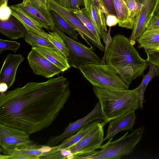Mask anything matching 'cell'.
<instances>
[{
  "instance_id": "obj_4",
  "label": "cell",
  "mask_w": 159,
  "mask_h": 159,
  "mask_svg": "<svg viewBox=\"0 0 159 159\" xmlns=\"http://www.w3.org/2000/svg\"><path fill=\"white\" fill-rule=\"evenodd\" d=\"M78 69L93 86L116 90L128 89L129 88L121 79L115 69L106 63L86 64Z\"/></svg>"
},
{
  "instance_id": "obj_3",
  "label": "cell",
  "mask_w": 159,
  "mask_h": 159,
  "mask_svg": "<svg viewBox=\"0 0 159 159\" xmlns=\"http://www.w3.org/2000/svg\"><path fill=\"white\" fill-rule=\"evenodd\" d=\"M99 102L104 121L108 122L140 107V86L133 89H109L93 86Z\"/></svg>"
},
{
  "instance_id": "obj_44",
  "label": "cell",
  "mask_w": 159,
  "mask_h": 159,
  "mask_svg": "<svg viewBox=\"0 0 159 159\" xmlns=\"http://www.w3.org/2000/svg\"><path fill=\"white\" fill-rule=\"evenodd\" d=\"M159 52V46L157 48H156L155 50L149 52H146V53H150L152 52Z\"/></svg>"
},
{
  "instance_id": "obj_41",
  "label": "cell",
  "mask_w": 159,
  "mask_h": 159,
  "mask_svg": "<svg viewBox=\"0 0 159 159\" xmlns=\"http://www.w3.org/2000/svg\"><path fill=\"white\" fill-rule=\"evenodd\" d=\"M0 91L1 93H3L7 91L8 89L7 84L4 83H0Z\"/></svg>"
},
{
  "instance_id": "obj_6",
  "label": "cell",
  "mask_w": 159,
  "mask_h": 159,
  "mask_svg": "<svg viewBox=\"0 0 159 159\" xmlns=\"http://www.w3.org/2000/svg\"><path fill=\"white\" fill-rule=\"evenodd\" d=\"M56 31L62 38L69 50L67 57L70 67L78 69L81 66L87 64H102V60L94 52L93 47H88L70 37L55 27Z\"/></svg>"
},
{
  "instance_id": "obj_23",
  "label": "cell",
  "mask_w": 159,
  "mask_h": 159,
  "mask_svg": "<svg viewBox=\"0 0 159 159\" xmlns=\"http://www.w3.org/2000/svg\"><path fill=\"white\" fill-rule=\"evenodd\" d=\"M102 121L95 120L83 127L75 134L62 140L60 145L57 146L60 150L67 148L77 143Z\"/></svg>"
},
{
  "instance_id": "obj_19",
  "label": "cell",
  "mask_w": 159,
  "mask_h": 159,
  "mask_svg": "<svg viewBox=\"0 0 159 159\" xmlns=\"http://www.w3.org/2000/svg\"><path fill=\"white\" fill-rule=\"evenodd\" d=\"M11 10V15L18 19L23 24L27 32L47 39V33L24 13L16 5L10 6Z\"/></svg>"
},
{
  "instance_id": "obj_37",
  "label": "cell",
  "mask_w": 159,
  "mask_h": 159,
  "mask_svg": "<svg viewBox=\"0 0 159 159\" xmlns=\"http://www.w3.org/2000/svg\"><path fill=\"white\" fill-rule=\"evenodd\" d=\"M70 9H80L82 6H84L83 0H70Z\"/></svg>"
},
{
  "instance_id": "obj_1",
  "label": "cell",
  "mask_w": 159,
  "mask_h": 159,
  "mask_svg": "<svg viewBox=\"0 0 159 159\" xmlns=\"http://www.w3.org/2000/svg\"><path fill=\"white\" fill-rule=\"evenodd\" d=\"M70 95L63 75L42 82H29L0 95V124L30 135L50 125Z\"/></svg>"
},
{
  "instance_id": "obj_22",
  "label": "cell",
  "mask_w": 159,
  "mask_h": 159,
  "mask_svg": "<svg viewBox=\"0 0 159 159\" xmlns=\"http://www.w3.org/2000/svg\"><path fill=\"white\" fill-rule=\"evenodd\" d=\"M137 41L139 48H143L146 52H151L159 46V33L146 30Z\"/></svg>"
},
{
  "instance_id": "obj_39",
  "label": "cell",
  "mask_w": 159,
  "mask_h": 159,
  "mask_svg": "<svg viewBox=\"0 0 159 159\" xmlns=\"http://www.w3.org/2000/svg\"><path fill=\"white\" fill-rule=\"evenodd\" d=\"M60 5L67 8H70V0H53Z\"/></svg>"
},
{
  "instance_id": "obj_28",
  "label": "cell",
  "mask_w": 159,
  "mask_h": 159,
  "mask_svg": "<svg viewBox=\"0 0 159 159\" xmlns=\"http://www.w3.org/2000/svg\"><path fill=\"white\" fill-rule=\"evenodd\" d=\"M24 38L25 42L32 48L47 47L56 48L47 39L27 32Z\"/></svg>"
},
{
  "instance_id": "obj_48",
  "label": "cell",
  "mask_w": 159,
  "mask_h": 159,
  "mask_svg": "<svg viewBox=\"0 0 159 159\" xmlns=\"http://www.w3.org/2000/svg\"><path fill=\"white\" fill-rule=\"evenodd\" d=\"M126 0H125V2Z\"/></svg>"
},
{
  "instance_id": "obj_13",
  "label": "cell",
  "mask_w": 159,
  "mask_h": 159,
  "mask_svg": "<svg viewBox=\"0 0 159 159\" xmlns=\"http://www.w3.org/2000/svg\"><path fill=\"white\" fill-rule=\"evenodd\" d=\"M29 65L35 74L51 78L62 72L54 64L32 48L27 56Z\"/></svg>"
},
{
  "instance_id": "obj_16",
  "label": "cell",
  "mask_w": 159,
  "mask_h": 159,
  "mask_svg": "<svg viewBox=\"0 0 159 159\" xmlns=\"http://www.w3.org/2000/svg\"><path fill=\"white\" fill-rule=\"evenodd\" d=\"M135 111H131L110 121L104 141L113 138L121 131L132 130L136 118Z\"/></svg>"
},
{
  "instance_id": "obj_25",
  "label": "cell",
  "mask_w": 159,
  "mask_h": 159,
  "mask_svg": "<svg viewBox=\"0 0 159 159\" xmlns=\"http://www.w3.org/2000/svg\"><path fill=\"white\" fill-rule=\"evenodd\" d=\"M70 9L86 28L93 34L99 42L101 43L100 36L86 9L84 7L80 9Z\"/></svg>"
},
{
  "instance_id": "obj_36",
  "label": "cell",
  "mask_w": 159,
  "mask_h": 159,
  "mask_svg": "<svg viewBox=\"0 0 159 159\" xmlns=\"http://www.w3.org/2000/svg\"><path fill=\"white\" fill-rule=\"evenodd\" d=\"M159 28V17L153 15L149 21L147 30H150Z\"/></svg>"
},
{
  "instance_id": "obj_2",
  "label": "cell",
  "mask_w": 159,
  "mask_h": 159,
  "mask_svg": "<svg viewBox=\"0 0 159 159\" xmlns=\"http://www.w3.org/2000/svg\"><path fill=\"white\" fill-rule=\"evenodd\" d=\"M131 40L124 35H115L105 50L106 63L116 70L121 79L129 85L148 68L147 59L142 58Z\"/></svg>"
},
{
  "instance_id": "obj_49",
  "label": "cell",
  "mask_w": 159,
  "mask_h": 159,
  "mask_svg": "<svg viewBox=\"0 0 159 159\" xmlns=\"http://www.w3.org/2000/svg\"><path fill=\"white\" fill-rule=\"evenodd\" d=\"M125 1V0H124Z\"/></svg>"
},
{
  "instance_id": "obj_38",
  "label": "cell",
  "mask_w": 159,
  "mask_h": 159,
  "mask_svg": "<svg viewBox=\"0 0 159 159\" xmlns=\"http://www.w3.org/2000/svg\"><path fill=\"white\" fill-rule=\"evenodd\" d=\"M35 3L38 6L46 10H48L47 6L48 0H30Z\"/></svg>"
},
{
  "instance_id": "obj_30",
  "label": "cell",
  "mask_w": 159,
  "mask_h": 159,
  "mask_svg": "<svg viewBox=\"0 0 159 159\" xmlns=\"http://www.w3.org/2000/svg\"><path fill=\"white\" fill-rule=\"evenodd\" d=\"M97 1L98 6L103 11L105 16L109 14L117 16L111 0H97Z\"/></svg>"
},
{
  "instance_id": "obj_29",
  "label": "cell",
  "mask_w": 159,
  "mask_h": 159,
  "mask_svg": "<svg viewBox=\"0 0 159 159\" xmlns=\"http://www.w3.org/2000/svg\"><path fill=\"white\" fill-rule=\"evenodd\" d=\"M125 2L128 9L129 19L134 25L136 18L141 9L140 0H126Z\"/></svg>"
},
{
  "instance_id": "obj_42",
  "label": "cell",
  "mask_w": 159,
  "mask_h": 159,
  "mask_svg": "<svg viewBox=\"0 0 159 159\" xmlns=\"http://www.w3.org/2000/svg\"><path fill=\"white\" fill-rule=\"evenodd\" d=\"M154 15L156 16L159 17V0L155 11Z\"/></svg>"
},
{
  "instance_id": "obj_46",
  "label": "cell",
  "mask_w": 159,
  "mask_h": 159,
  "mask_svg": "<svg viewBox=\"0 0 159 159\" xmlns=\"http://www.w3.org/2000/svg\"><path fill=\"white\" fill-rule=\"evenodd\" d=\"M94 0V1H95V3L97 4V5H98V2H97V0Z\"/></svg>"
},
{
  "instance_id": "obj_21",
  "label": "cell",
  "mask_w": 159,
  "mask_h": 159,
  "mask_svg": "<svg viewBox=\"0 0 159 159\" xmlns=\"http://www.w3.org/2000/svg\"><path fill=\"white\" fill-rule=\"evenodd\" d=\"M117 16L119 27L132 29L134 25L129 19L128 9L124 0H111Z\"/></svg>"
},
{
  "instance_id": "obj_26",
  "label": "cell",
  "mask_w": 159,
  "mask_h": 159,
  "mask_svg": "<svg viewBox=\"0 0 159 159\" xmlns=\"http://www.w3.org/2000/svg\"><path fill=\"white\" fill-rule=\"evenodd\" d=\"M148 62L149 66L148 71L146 75L143 76L142 80L139 85L140 86V109L143 107L144 94L148 85L153 78L158 76L159 75V70L158 68L151 62Z\"/></svg>"
},
{
  "instance_id": "obj_7",
  "label": "cell",
  "mask_w": 159,
  "mask_h": 159,
  "mask_svg": "<svg viewBox=\"0 0 159 159\" xmlns=\"http://www.w3.org/2000/svg\"><path fill=\"white\" fill-rule=\"evenodd\" d=\"M48 9L53 10L59 14L74 30L78 32L82 37L91 47V45L103 52L105 48L93 34L82 23L70 8L64 7L53 0H48Z\"/></svg>"
},
{
  "instance_id": "obj_5",
  "label": "cell",
  "mask_w": 159,
  "mask_h": 159,
  "mask_svg": "<svg viewBox=\"0 0 159 159\" xmlns=\"http://www.w3.org/2000/svg\"><path fill=\"white\" fill-rule=\"evenodd\" d=\"M144 128L141 127L127 135V132L119 139L113 142L112 138L99 148L101 150L91 159H118L132 152L141 140Z\"/></svg>"
},
{
  "instance_id": "obj_32",
  "label": "cell",
  "mask_w": 159,
  "mask_h": 159,
  "mask_svg": "<svg viewBox=\"0 0 159 159\" xmlns=\"http://www.w3.org/2000/svg\"><path fill=\"white\" fill-rule=\"evenodd\" d=\"M11 10L7 3H5L0 5V20L5 21L9 19L11 16Z\"/></svg>"
},
{
  "instance_id": "obj_33",
  "label": "cell",
  "mask_w": 159,
  "mask_h": 159,
  "mask_svg": "<svg viewBox=\"0 0 159 159\" xmlns=\"http://www.w3.org/2000/svg\"><path fill=\"white\" fill-rule=\"evenodd\" d=\"M146 53L148 61L155 65L159 70V52Z\"/></svg>"
},
{
  "instance_id": "obj_34",
  "label": "cell",
  "mask_w": 159,
  "mask_h": 159,
  "mask_svg": "<svg viewBox=\"0 0 159 159\" xmlns=\"http://www.w3.org/2000/svg\"><path fill=\"white\" fill-rule=\"evenodd\" d=\"M0 158L2 159H39L37 157L23 155H0Z\"/></svg>"
},
{
  "instance_id": "obj_45",
  "label": "cell",
  "mask_w": 159,
  "mask_h": 159,
  "mask_svg": "<svg viewBox=\"0 0 159 159\" xmlns=\"http://www.w3.org/2000/svg\"><path fill=\"white\" fill-rule=\"evenodd\" d=\"M5 3H6L5 0H0V5L3 4Z\"/></svg>"
},
{
  "instance_id": "obj_27",
  "label": "cell",
  "mask_w": 159,
  "mask_h": 159,
  "mask_svg": "<svg viewBox=\"0 0 159 159\" xmlns=\"http://www.w3.org/2000/svg\"><path fill=\"white\" fill-rule=\"evenodd\" d=\"M47 39L65 57L68 56L69 50L68 47L62 38L56 31H48Z\"/></svg>"
},
{
  "instance_id": "obj_40",
  "label": "cell",
  "mask_w": 159,
  "mask_h": 159,
  "mask_svg": "<svg viewBox=\"0 0 159 159\" xmlns=\"http://www.w3.org/2000/svg\"><path fill=\"white\" fill-rule=\"evenodd\" d=\"M84 7L89 13L90 11V8L92 4L95 3L94 0H83Z\"/></svg>"
},
{
  "instance_id": "obj_14",
  "label": "cell",
  "mask_w": 159,
  "mask_h": 159,
  "mask_svg": "<svg viewBox=\"0 0 159 159\" xmlns=\"http://www.w3.org/2000/svg\"><path fill=\"white\" fill-rule=\"evenodd\" d=\"M59 150L57 146L37 145L32 143L12 149L2 148V152L4 155H23L37 157L39 159H44Z\"/></svg>"
},
{
  "instance_id": "obj_15",
  "label": "cell",
  "mask_w": 159,
  "mask_h": 159,
  "mask_svg": "<svg viewBox=\"0 0 159 159\" xmlns=\"http://www.w3.org/2000/svg\"><path fill=\"white\" fill-rule=\"evenodd\" d=\"M24 60L21 54H8L1 68L0 72V83L6 84L8 89L14 84L18 68Z\"/></svg>"
},
{
  "instance_id": "obj_35",
  "label": "cell",
  "mask_w": 159,
  "mask_h": 159,
  "mask_svg": "<svg viewBox=\"0 0 159 159\" xmlns=\"http://www.w3.org/2000/svg\"><path fill=\"white\" fill-rule=\"evenodd\" d=\"M105 16L106 25L109 27H111L118 24V20L116 16L109 14Z\"/></svg>"
},
{
  "instance_id": "obj_8",
  "label": "cell",
  "mask_w": 159,
  "mask_h": 159,
  "mask_svg": "<svg viewBox=\"0 0 159 159\" xmlns=\"http://www.w3.org/2000/svg\"><path fill=\"white\" fill-rule=\"evenodd\" d=\"M104 120L101 105L99 102L98 101L93 109L86 116L70 123L61 134L50 138L45 145L50 146L56 145L65 138L74 134L84 126L94 121Z\"/></svg>"
},
{
  "instance_id": "obj_12",
  "label": "cell",
  "mask_w": 159,
  "mask_h": 159,
  "mask_svg": "<svg viewBox=\"0 0 159 159\" xmlns=\"http://www.w3.org/2000/svg\"><path fill=\"white\" fill-rule=\"evenodd\" d=\"M29 135L23 130L0 124V145L2 148L12 149L33 143Z\"/></svg>"
},
{
  "instance_id": "obj_47",
  "label": "cell",
  "mask_w": 159,
  "mask_h": 159,
  "mask_svg": "<svg viewBox=\"0 0 159 159\" xmlns=\"http://www.w3.org/2000/svg\"><path fill=\"white\" fill-rule=\"evenodd\" d=\"M5 1H6V2L7 3L8 1V0H5Z\"/></svg>"
},
{
  "instance_id": "obj_17",
  "label": "cell",
  "mask_w": 159,
  "mask_h": 159,
  "mask_svg": "<svg viewBox=\"0 0 159 159\" xmlns=\"http://www.w3.org/2000/svg\"><path fill=\"white\" fill-rule=\"evenodd\" d=\"M0 32L11 39L16 40L24 38L27 31L21 22L11 16L7 20H0Z\"/></svg>"
},
{
  "instance_id": "obj_24",
  "label": "cell",
  "mask_w": 159,
  "mask_h": 159,
  "mask_svg": "<svg viewBox=\"0 0 159 159\" xmlns=\"http://www.w3.org/2000/svg\"><path fill=\"white\" fill-rule=\"evenodd\" d=\"M55 26L69 36L78 41V34L59 14L53 10H50Z\"/></svg>"
},
{
  "instance_id": "obj_31",
  "label": "cell",
  "mask_w": 159,
  "mask_h": 159,
  "mask_svg": "<svg viewBox=\"0 0 159 159\" xmlns=\"http://www.w3.org/2000/svg\"><path fill=\"white\" fill-rule=\"evenodd\" d=\"M20 43L15 41L1 39H0V53L6 50H11L15 53L20 48Z\"/></svg>"
},
{
  "instance_id": "obj_9",
  "label": "cell",
  "mask_w": 159,
  "mask_h": 159,
  "mask_svg": "<svg viewBox=\"0 0 159 159\" xmlns=\"http://www.w3.org/2000/svg\"><path fill=\"white\" fill-rule=\"evenodd\" d=\"M107 122L102 121L76 143L67 148L72 156L99 148L104 141V126Z\"/></svg>"
},
{
  "instance_id": "obj_18",
  "label": "cell",
  "mask_w": 159,
  "mask_h": 159,
  "mask_svg": "<svg viewBox=\"0 0 159 159\" xmlns=\"http://www.w3.org/2000/svg\"><path fill=\"white\" fill-rule=\"evenodd\" d=\"M59 68L62 72L70 67L67 58L57 49L47 47L32 48Z\"/></svg>"
},
{
  "instance_id": "obj_20",
  "label": "cell",
  "mask_w": 159,
  "mask_h": 159,
  "mask_svg": "<svg viewBox=\"0 0 159 159\" xmlns=\"http://www.w3.org/2000/svg\"><path fill=\"white\" fill-rule=\"evenodd\" d=\"M89 15L91 19L100 38L106 44L108 35L105 16L98 5L92 4Z\"/></svg>"
},
{
  "instance_id": "obj_43",
  "label": "cell",
  "mask_w": 159,
  "mask_h": 159,
  "mask_svg": "<svg viewBox=\"0 0 159 159\" xmlns=\"http://www.w3.org/2000/svg\"><path fill=\"white\" fill-rule=\"evenodd\" d=\"M150 30L154 32L159 33V28L155 29Z\"/></svg>"
},
{
  "instance_id": "obj_11",
  "label": "cell",
  "mask_w": 159,
  "mask_h": 159,
  "mask_svg": "<svg viewBox=\"0 0 159 159\" xmlns=\"http://www.w3.org/2000/svg\"><path fill=\"white\" fill-rule=\"evenodd\" d=\"M140 0L141 9L136 18L131 34L129 38L133 44L146 30L149 21L154 15L159 1V0Z\"/></svg>"
},
{
  "instance_id": "obj_10",
  "label": "cell",
  "mask_w": 159,
  "mask_h": 159,
  "mask_svg": "<svg viewBox=\"0 0 159 159\" xmlns=\"http://www.w3.org/2000/svg\"><path fill=\"white\" fill-rule=\"evenodd\" d=\"M16 5L39 26L48 31H53L55 26L50 11L30 0H23Z\"/></svg>"
}]
</instances>
